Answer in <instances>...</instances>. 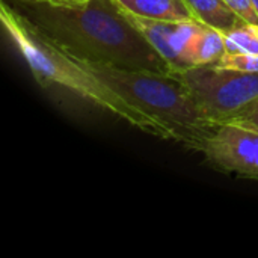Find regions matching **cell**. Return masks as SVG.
Segmentation results:
<instances>
[{
	"instance_id": "obj_14",
	"label": "cell",
	"mask_w": 258,
	"mask_h": 258,
	"mask_svg": "<svg viewBox=\"0 0 258 258\" xmlns=\"http://www.w3.org/2000/svg\"><path fill=\"white\" fill-rule=\"evenodd\" d=\"M86 2L89 0H48V3H53V5H82Z\"/></svg>"
},
{
	"instance_id": "obj_2",
	"label": "cell",
	"mask_w": 258,
	"mask_h": 258,
	"mask_svg": "<svg viewBox=\"0 0 258 258\" xmlns=\"http://www.w3.org/2000/svg\"><path fill=\"white\" fill-rule=\"evenodd\" d=\"M0 20L11 42L26 60L39 85L45 88H62L145 133L172 141L169 132L163 125L107 88L76 57L44 36L14 5L11 6L2 0Z\"/></svg>"
},
{
	"instance_id": "obj_12",
	"label": "cell",
	"mask_w": 258,
	"mask_h": 258,
	"mask_svg": "<svg viewBox=\"0 0 258 258\" xmlns=\"http://www.w3.org/2000/svg\"><path fill=\"white\" fill-rule=\"evenodd\" d=\"M246 24H258V14L251 0H224Z\"/></svg>"
},
{
	"instance_id": "obj_16",
	"label": "cell",
	"mask_w": 258,
	"mask_h": 258,
	"mask_svg": "<svg viewBox=\"0 0 258 258\" xmlns=\"http://www.w3.org/2000/svg\"><path fill=\"white\" fill-rule=\"evenodd\" d=\"M252 2V5H254V8H255V11H257L258 14V0H251Z\"/></svg>"
},
{
	"instance_id": "obj_9",
	"label": "cell",
	"mask_w": 258,
	"mask_h": 258,
	"mask_svg": "<svg viewBox=\"0 0 258 258\" xmlns=\"http://www.w3.org/2000/svg\"><path fill=\"white\" fill-rule=\"evenodd\" d=\"M225 54H227L225 35L213 27L203 24L190 48L189 57H190L192 68L215 67Z\"/></svg>"
},
{
	"instance_id": "obj_10",
	"label": "cell",
	"mask_w": 258,
	"mask_h": 258,
	"mask_svg": "<svg viewBox=\"0 0 258 258\" xmlns=\"http://www.w3.org/2000/svg\"><path fill=\"white\" fill-rule=\"evenodd\" d=\"M227 53H258V24H243L225 35Z\"/></svg>"
},
{
	"instance_id": "obj_3",
	"label": "cell",
	"mask_w": 258,
	"mask_h": 258,
	"mask_svg": "<svg viewBox=\"0 0 258 258\" xmlns=\"http://www.w3.org/2000/svg\"><path fill=\"white\" fill-rule=\"evenodd\" d=\"M79 62L115 94L163 125L172 141L189 150L203 153L219 128L204 115L186 85L172 74Z\"/></svg>"
},
{
	"instance_id": "obj_6",
	"label": "cell",
	"mask_w": 258,
	"mask_h": 258,
	"mask_svg": "<svg viewBox=\"0 0 258 258\" xmlns=\"http://www.w3.org/2000/svg\"><path fill=\"white\" fill-rule=\"evenodd\" d=\"M128 21L147 38L154 50L166 60L171 74H180L192 68L190 48L203 23L192 21H160L150 20L122 9Z\"/></svg>"
},
{
	"instance_id": "obj_13",
	"label": "cell",
	"mask_w": 258,
	"mask_h": 258,
	"mask_svg": "<svg viewBox=\"0 0 258 258\" xmlns=\"http://www.w3.org/2000/svg\"><path fill=\"white\" fill-rule=\"evenodd\" d=\"M231 124H237L240 127H245V128H249L252 132H257L258 133V101L254 103L248 110H245L242 115L236 116L234 119L230 121ZM227 124V122H225Z\"/></svg>"
},
{
	"instance_id": "obj_5",
	"label": "cell",
	"mask_w": 258,
	"mask_h": 258,
	"mask_svg": "<svg viewBox=\"0 0 258 258\" xmlns=\"http://www.w3.org/2000/svg\"><path fill=\"white\" fill-rule=\"evenodd\" d=\"M203 154L216 169L258 180L257 132L231 122L222 124L207 141Z\"/></svg>"
},
{
	"instance_id": "obj_4",
	"label": "cell",
	"mask_w": 258,
	"mask_h": 258,
	"mask_svg": "<svg viewBox=\"0 0 258 258\" xmlns=\"http://www.w3.org/2000/svg\"><path fill=\"white\" fill-rule=\"evenodd\" d=\"M186 85L204 115L222 125L258 101V71L198 67L172 74Z\"/></svg>"
},
{
	"instance_id": "obj_15",
	"label": "cell",
	"mask_w": 258,
	"mask_h": 258,
	"mask_svg": "<svg viewBox=\"0 0 258 258\" xmlns=\"http://www.w3.org/2000/svg\"><path fill=\"white\" fill-rule=\"evenodd\" d=\"M12 2H20V3H41V2H48V0H12Z\"/></svg>"
},
{
	"instance_id": "obj_7",
	"label": "cell",
	"mask_w": 258,
	"mask_h": 258,
	"mask_svg": "<svg viewBox=\"0 0 258 258\" xmlns=\"http://www.w3.org/2000/svg\"><path fill=\"white\" fill-rule=\"evenodd\" d=\"M118 6L130 14L160 21L197 20L186 0H115Z\"/></svg>"
},
{
	"instance_id": "obj_8",
	"label": "cell",
	"mask_w": 258,
	"mask_h": 258,
	"mask_svg": "<svg viewBox=\"0 0 258 258\" xmlns=\"http://www.w3.org/2000/svg\"><path fill=\"white\" fill-rule=\"evenodd\" d=\"M197 21L227 35L246 24L224 0H186Z\"/></svg>"
},
{
	"instance_id": "obj_1",
	"label": "cell",
	"mask_w": 258,
	"mask_h": 258,
	"mask_svg": "<svg viewBox=\"0 0 258 258\" xmlns=\"http://www.w3.org/2000/svg\"><path fill=\"white\" fill-rule=\"evenodd\" d=\"M14 3L44 36L79 60L171 74L166 60L115 0H89L82 5Z\"/></svg>"
},
{
	"instance_id": "obj_11",
	"label": "cell",
	"mask_w": 258,
	"mask_h": 258,
	"mask_svg": "<svg viewBox=\"0 0 258 258\" xmlns=\"http://www.w3.org/2000/svg\"><path fill=\"white\" fill-rule=\"evenodd\" d=\"M215 67L239 71H258V53H227Z\"/></svg>"
}]
</instances>
